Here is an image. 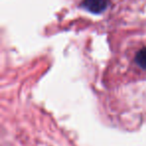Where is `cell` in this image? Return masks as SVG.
I'll list each match as a JSON object with an SVG mask.
<instances>
[{
    "label": "cell",
    "instance_id": "2",
    "mask_svg": "<svg viewBox=\"0 0 146 146\" xmlns=\"http://www.w3.org/2000/svg\"><path fill=\"white\" fill-rule=\"evenodd\" d=\"M135 60L140 67L146 69V47L138 51L137 54H136Z\"/></svg>",
    "mask_w": 146,
    "mask_h": 146
},
{
    "label": "cell",
    "instance_id": "1",
    "mask_svg": "<svg viewBox=\"0 0 146 146\" xmlns=\"http://www.w3.org/2000/svg\"><path fill=\"white\" fill-rule=\"evenodd\" d=\"M108 0H83L82 6L92 13H101L107 8Z\"/></svg>",
    "mask_w": 146,
    "mask_h": 146
}]
</instances>
